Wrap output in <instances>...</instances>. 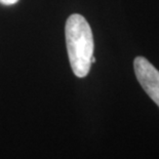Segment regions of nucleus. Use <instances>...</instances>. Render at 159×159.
Returning <instances> with one entry per match:
<instances>
[{"mask_svg":"<svg viewBox=\"0 0 159 159\" xmlns=\"http://www.w3.org/2000/svg\"><path fill=\"white\" fill-rule=\"evenodd\" d=\"M18 2L19 0H0V4L2 5H13Z\"/></svg>","mask_w":159,"mask_h":159,"instance_id":"3","label":"nucleus"},{"mask_svg":"<svg viewBox=\"0 0 159 159\" xmlns=\"http://www.w3.org/2000/svg\"><path fill=\"white\" fill-rule=\"evenodd\" d=\"M134 68L139 83L159 107V71L144 57L134 59Z\"/></svg>","mask_w":159,"mask_h":159,"instance_id":"2","label":"nucleus"},{"mask_svg":"<svg viewBox=\"0 0 159 159\" xmlns=\"http://www.w3.org/2000/svg\"><path fill=\"white\" fill-rule=\"evenodd\" d=\"M93 63H96V57H91V64H93Z\"/></svg>","mask_w":159,"mask_h":159,"instance_id":"4","label":"nucleus"},{"mask_svg":"<svg viewBox=\"0 0 159 159\" xmlns=\"http://www.w3.org/2000/svg\"><path fill=\"white\" fill-rule=\"evenodd\" d=\"M67 52L73 73L83 78L89 73L93 57V36L89 22L83 16L74 13L65 27Z\"/></svg>","mask_w":159,"mask_h":159,"instance_id":"1","label":"nucleus"}]
</instances>
